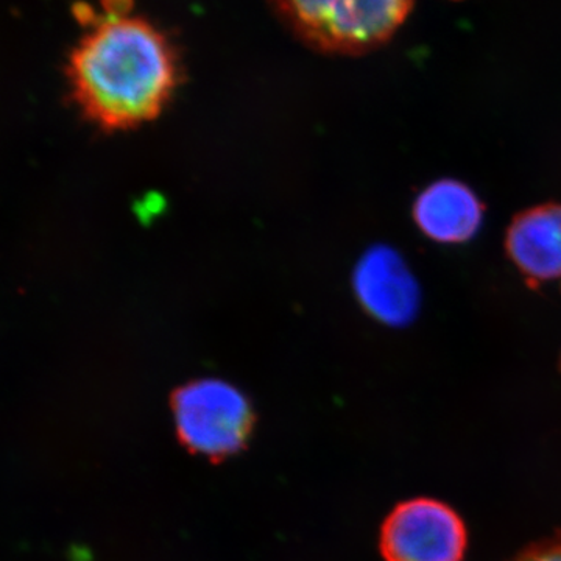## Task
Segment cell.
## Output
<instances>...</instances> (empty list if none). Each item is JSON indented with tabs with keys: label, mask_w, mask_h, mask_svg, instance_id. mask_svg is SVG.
I'll list each match as a JSON object with an SVG mask.
<instances>
[{
	"label": "cell",
	"mask_w": 561,
	"mask_h": 561,
	"mask_svg": "<svg viewBox=\"0 0 561 561\" xmlns=\"http://www.w3.org/2000/svg\"><path fill=\"white\" fill-rule=\"evenodd\" d=\"M365 311L390 327H404L420 311V287L397 251L379 247L365 254L354 276Z\"/></svg>",
	"instance_id": "5b68a950"
},
{
	"label": "cell",
	"mask_w": 561,
	"mask_h": 561,
	"mask_svg": "<svg viewBox=\"0 0 561 561\" xmlns=\"http://www.w3.org/2000/svg\"><path fill=\"white\" fill-rule=\"evenodd\" d=\"M505 251L534 286L561 278V203L519 213L505 234Z\"/></svg>",
	"instance_id": "8992f818"
},
{
	"label": "cell",
	"mask_w": 561,
	"mask_h": 561,
	"mask_svg": "<svg viewBox=\"0 0 561 561\" xmlns=\"http://www.w3.org/2000/svg\"><path fill=\"white\" fill-rule=\"evenodd\" d=\"M481 198L459 180L434 181L413 203L416 227L431 241L463 243L478 234L483 220Z\"/></svg>",
	"instance_id": "52a82bcc"
},
{
	"label": "cell",
	"mask_w": 561,
	"mask_h": 561,
	"mask_svg": "<svg viewBox=\"0 0 561 561\" xmlns=\"http://www.w3.org/2000/svg\"><path fill=\"white\" fill-rule=\"evenodd\" d=\"M88 32L69 60L80 108L108 131L157 119L179 88L180 62L171 41L142 18L87 14Z\"/></svg>",
	"instance_id": "6da1fadb"
},
{
	"label": "cell",
	"mask_w": 561,
	"mask_h": 561,
	"mask_svg": "<svg viewBox=\"0 0 561 561\" xmlns=\"http://www.w3.org/2000/svg\"><path fill=\"white\" fill-rule=\"evenodd\" d=\"M176 434L190 451L221 460L242 449L254 424L249 398L231 383L202 379L173 394Z\"/></svg>",
	"instance_id": "3957f363"
},
{
	"label": "cell",
	"mask_w": 561,
	"mask_h": 561,
	"mask_svg": "<svg viewBox=\"0 0 561 561\" xmlns=\"http://www.w3.org/2000/svg\"><path fill=\"white\" fill-rule=\"evenodd\" d=\"M513 561H561V534L535 542Z\"/></svg>",
	"instance_id": "ba28073f"
},
{
	"label": "cell",
	"mask_w": 561,
	"mask_h": 561,
	"mask_svg": "<svg viewBox=\"0 0 561 561\" xmlns=\"http://www.w3.org/2000/svg\"><path fill=\"white\" fill-rule=\"evenodd\" d=\"M467 546L468 531L459 513L430 497L401 502L381 530L386 561H461Z\"/></svg>",
	"instance_id": "277c9868"
},
{
	"label": "cell",
	"mask_w": 561,
	"mask_h": 561,
	"mask_svg": "<svg viewBox=\"0 0 561 561\" xmlns=\"http://www.w3.org/2000/svg\"><path fill=\"white\" fill-rule=\"evenodd\" d=\"M276 13L312 49L362 55L391 39L415 0H273Z\"/></svg>",
	"instance_id": "7a4b0ae2"
}]
</instances>
